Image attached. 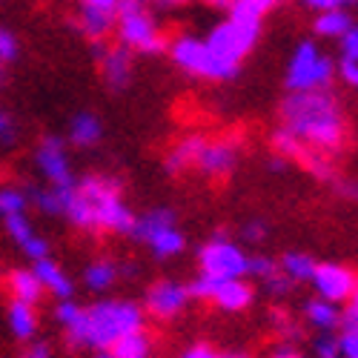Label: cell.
Here are the masks:
<instances>
[{
	"mask_svg": "<svg viewBox=\"0 0 358 358\" xmlns=\"http://www.w3.org/2000/svg\"><path fill=\"white\" fill-rule=\"evenodd\" d=\"M261 38V20H241V17H227L221 20L210 35H206V46L215 55V61L227 66L235 78L241 72L244 57L255 49Z\"/></svg>",
	"mask_w": 358,
	"mask_h": 358,
	"instance_id": "6",
	"label": "cell"
},
{
	"mask_svg": "<svg viewBox=\"0 0 358 358\" xmlns=\"http://www.w3.org/2000/svg\"><path fill=\"white\" fill-rule=\"evenodd\" d=\"M278 266H281V273H284L292 284H310V278H313V273H315V261H313L307 252H298V250L284 252V255L278 258Z\"/></svg>",
	"mask_w": 358,
	"mask_h": 358,
	"instance_id": "26",
	"label": "cell"
},
{
	"mask_svg": "<svg viewBox=\"0 0 358 358\" xmlns=\"http://www.w3.org/2000/svg\"><path fill=\"white\" fill-rule=\"evenodd\" d=\"M198 266L203 275H213V278H247L250 252H244L241 244H235L227 235V229H218L198 250Z\"/></svg>",
	"mask_w": 358,
	"mask_h": 358,
	"instance_id": "7",
	"label": "cell"
},
{
	"mask_svg": "<svg viewBox=\"0 0 358 358\" xmlns=\"http://www.w3.org/2000/svg\"><path fill=\"white\" fill-rule=\"evenodd\" d=\"M20 358H55V355H52V347L46 341H35L32 338L26 344V350L20 352Z\"/></svg>",
	"mask_w": 358,
	"mask_h": 358,
	"instance_id": "45",
	"label": "cell"
},
{
	"mask_svg": "<svg viewBox=\"0 0 358 358\" xmlns=\"http://www.w3.org/2000/svg\"><path fill=\"white\" fill-rule=\"evenodd\" d=\"M57 198H61V215L83 232L132 235L135 213L127 206L117 178L83 175L72 187L57 189Z\"/></svg>",
	"mask_w": 358,
	"mask_h": 358,
	"instance_id": "1",
	"label": "cell"
},
{
	"mask_svg": "<svg viewBox=\"0 0 358 358\" xmlns=\"http://www.w3.org/2000/svg\"><path fill=\"white\" fill-rule=\"evenodd\" d=\"M109 352L115 358H149L152 355V338L146 336V330H135V333H129L124 338H117L109 347Z\"/></svg>",
	"mask_w": 358,
	"mask_h": 358,
	"instance_id": "28",
	"label": "cell"
},
{
	"mask_svg": "<svg viewBox=\"0 0 358 358\" xmlns=\"http://www.w3.org/2000/svg\"><path fill=\"white\" fill-rule=\"evenodd\" d=\"M17 55H20V43H17L15 32L0 26V86L6 83V72L17 61Z\"/></svg>",
	"mask_w": 358,
	"mask_h": 358,
	"instance_id": "32",
	"label": "cell"
},
{
	"mask_svg": "<svg viewBox=\"0 0 358 358\" xmlns=\"http://www.w3.org/2000/svg\"><path fill=\"white\" fill-rule=\"evenodd\" d=\"M15 141H17V124H15V117L6 109H0V143L12 146Z\"/></svg>",
	"mask_w": 358,
	"mask_h": 358,
	"instance_id": "41",
	"label": "cell"
},
{
	"mask_svg": "<svg viewBox=\"0 0 358 358\" xmlns=\"http://www.w3.org/2000/svg\"><path fill=\"white\" fill-rule=\"evenodd\" d=\"M189 287L187 284H178V281H155V284H149L146 292H143V310L158 318V321H172L178 318L187 304H189Z\"/></svg>",
	"mask_w": 358,
	"mask_h": 358,
	"instance_id": "11",
	"label": "cell"
},
{
	"mask_svg": "<svg viewBox=\"0 0 358 358\" xmlns=\"http://www.w3.org/2000/svg\"><path fill=\"white\" fill-rule=\"evenodd\" d=\"M117 270H121V275H124V278H135V275H138V264H135V261L117 264Z\"/></svg>",
	"mask_w": 358,
	"mask_h": 358,
	"instance_id": "48",
	"label": "cell"
},
{
	"mask_svg": "<svg viewBox=\"0 0 358 358\" xmlns=\"http://www.w3.org/2000/svg\"><path fill=\"white\" fill-rule=\"evenodd\" d=\"M273 358H304V355H301V352H295L292 347H281V350L273 352Z\"/></svg>",
	"mask_w": 358,
	"mask_h": 358,
	"instance_id": "49",
	"label": "cell"
},
{
	"mask_svg": "<svg viewBox=\"0 0 358 358\" xmlns=\"http://www.w3.org/2000/svg\"><path fill=\"white\" fill-rule=\"evenodd\" d=\"M352 23H355V20L347 15V9H330V12H318L313 29H315V35H318V38L338 41Z\"/></svg>",
	"mask_w": 358,
	"mask_h": 358,
	"instance_id": "27",
	"label": "cell"
},
{
	"mask_svg": "<svg viewBox=\"0 0 358 358\" xmlns=\"http://www.w3.org/2000/svg\"><path fill=\"white\" fill-rule=\"evenodd\" d=\"M295 3H301L313 12H330V9H347L355 3V0H295Z\"/></svg>",
	"mask_w": 358,
	"mask_h": 358,
	"instance_id": "43",
	"label": "cell"
},
{
	"mask_svg": "<svg viewBox=\"0 0 358 358\" xmlns=\"http://www.w3.org/2000/svg\"><path fill=\"white\" fill-rule=\"evenodd\" d=\"M29 210V192L17 187H0V221L9 215H23Z\"/></svg>",
	"mask_w": 358,
	"mask_h": 358,
	"instance_id": "30",
	"label": "cell"
},
{
	"mask_svg": "<svg viewBox=\"0 0 358 358\" xmlns=\"http://www.w3.org/2000/svg\"><path fill=\"white\" fill-rule=\"evenodd\" d=\"M32 273L38 275L43 292H52L57 301H64V298H72V295H75V281H72V275H66L64 266L57 264V261H52L49 255L35 261Z\"/></svg>",
	"mask_w": 358,
	"mask_h": 358,
	"instance_id": "16",
	"label": "cell"
},
{
	"mask_svg": "<svg viewBox=\"0 0 358 358\" xmlns=\"http://www.w3.org/2000/svg\"><path fill=\"white\" fill-rule=\"evenodd\" d=\"M278 0H235L229 17H241V20H264V15L270 12Z\"/></svg>",
	"mask_w": 358,
	"mask_h": 358,
	"instance_id": "33",
	"label": "cell"
},
{
	"mask_svg": "<svg viewBox=\"0 0 358 358\" xmlns=\"http://www.w3.org/2000/svg\"><path fill=\"white\" fill-rule=\"evenodd\" d=\"M135 330H143V307L127 298H103L80 307V315L66 327V341L78 350H109Z\"/></svg>",
	"mask_w": 358,
	"mask_h": 358,
	"instance_id": "3",
	"label": "cell"
},
{
	"mask_svg": "<svg viewBox=\"0 0 358 358\" xmlns=\"http://www.w3.org/2000/svg\"><path fill=\"white\" fill-rule=\"evenodd\" d=\"M336 80V61L321 55L315 41H301L287 61L284 86L287 92H318L330 89Z\"/></svg>",
	"mask_w": 358,
	"mask_h": 358,
	"instance_id": "5",
	"label": "cell"
},
{
	"mask_svg": "<svg viewBox=\"0 0 358 358\" xmlns=\"http://www.w3.org/2000/svg\"><path fill=\"white\" fill-rule=\"evenodd\" d=\"M35 164L41 175L46 178V184L55 189H64L75 184V172L69 164V146L64 138L57 135H43L38 149H35Z\"/></svg>",
	"mask_w": 358,
	"mask_h": 358,
	"instance_id": "10",
	"label": "cell"
},
{
	"mask_svg": "<svg viewBox=\"0 0 358 358\" xmlns=\"http://www.w3.org/2000/svg\"><path fill=\"white\" fill-rule=\"evenodd\" d=\"M203 3H206V6H215V9H224V12H229L235 0H203Z\"/></svg>",
	"mask_w": 358,
	"mask_h": 358,
	"instance_id": "50",
	"label": "cell"
},
{
	"mask_svg": "<svg viewBox=\"0 0 358 358\" xmlns=\"http://www.w3.org/2000/svg\"><path fill=\"white\" fill-rule=\"evenodd\" d=\"M301 315H304V324H310L313 330L318 333H333L341 327V310L338 304H330L324 298H310V301L301 307Z\"/></svg>",
	"mask_w": 358,
	"mask_h": 358,
	"instance_id": "20",
	"label": "cell"
},
{
	"mask_svg": "<svg viewBox=\"0 0 358 358\" xmlns=\"http://www.w3.org/2000/svg\"><path fill=\"white\" fill-rule=\"evenodd\" d=\"M103 138V124H101V117L92 115V112H78L72 121H69V135L66 141L78 149H92L98 146Z\"/></svg>",
	"mask_w": 358,
	"mask_h": 358,
	"instance_id": "19",
	"label": "cell"
},
{
	"mask_svg": "<svg viewBox=\"0 0 358 358\" xmlns=\"http://www.w3.org/2000/svg\"><path fill=\"white\" fill-rule=\"evenodd\" d=\"M75 29L89 41V43H101L112 35L115 29V15L109 12H101V9H92V6H80L78 15H75Z\"/></svg>",
	"mask_w": 358,
	"mask_h": 358,
	"instance_id": "18",
	"label": "cell"
},
{
	"mask_svg": "<svg viewBox=\"0 0 358 358\" xmlns=\"http://www.w3.org/2000/svg\"><path fill=\"white\" fill-rule=\"evenodd\" d=\"M92 358H115V355H112L109 350H95V355H92Z\"/></svg>",
	"mask_w": 358,
	"mask_h": 358,
	"instance_id": "53",
	"label": "cell"
},
{
	"mask_svg": "<svg viewBox=\"0 0 358 358\" xmlns=\"http://www.w3.org/2000/svg\"><path fill=\"white\" fill-rule=\"evenodd\" d=\"M117 278H121V270H117V264L109 258H98L83 270V287L89 292H98V295L112 289L117 284Z\"/></svg>",
	"mask_w": 358,
	"mask_h": 358,
	"instance_id": "23",
	"label": "cell"
},
{
	"mask_svg": "<svg viewBox=\"0 0 358 358\" xmlns=\"http://www.w3.org/2000/svg\"><path fill=\"white\" fill-rule=\"evenodd\" d=\"M341 330H358V281H355L352 295L344 301V310H341Z\"/></svg>",
	"mask_w": 358,
	"mask_h": 358,
	"instance_id": "37",
	"label": "cell"
},
{
	"mask_svg": "<svg viewBox=\"0 0 358 358\" xmlns=\"http://www.w3.org/2000/svg\"><path fill=\"white\" fill-rule=\"evenodd\" d=\"M117 3H121V0H80V6H92V9H101V12H109V15H115Z\"/></svg>",
	"mask_w": 358,
	"mask_h": 358,
	"instance_id": "47",
	"label": "cell"
},
{
	"mask_svg": "<svg viewBox=\"0 0 358 358\" xmlns=\"http://www.w3.org/2000/svg\"><path fill=\"white\" fill-rule=\"evenodd\" d=\"M3 229H6V235L12 238V241L20 247V252L29 255L32 261L49 255L46 238H41V235L35 232V227H32V221L26 218V213H23V215H9V218H3Z\"/></svg>",
	"mask_w": 358,
	"mask_h": 358,
	"instance_id": "15",
	"label": "cell"
},
{
	"mask_svg": "<svg viewBox=\"0 0 358 358\" xmlns=\"http://www.w3.org/2000/svg\"><path fill=\"white\" fill-rule=\"evenodd\" d=\"M238 161H241V143L235 138H218L203 143L195 169L206 178H227L238 169Z\"/></svg>",
	"mask_w": 358,
	"mask_h": 358,
	"instance_id": "13",
	"label": "cell"
},
{
	"mask_svg": "<svg viewBox=\"0 0 358 358\" xmlns=\"http://www.w3.org/2000/svg\"><path fill=\"white\" fill-rule=\"evenodd\" d=\"M261 284H264V289L270 292L273 298H287V295L295 289V284H292V281H289V278H287L281 270H278L275 275H270L266 281H261Z\"/></svg>",
	"mask_w": 358,
	"mask_h": 358,
	"instance_id": "38",
	"label": "cell"
},
{
	"mask_svg": "<svg viewBox=\"0 0 358 358\" xmlns=\"http://www.w3.org/2000/svg\"><path fill=\"white\" fill-rule=\"evenodd\" d=\"M155 3H158L161 9H178V6H184V3H189V0H155Z\"/></svg>",
	"mask_w": 358,
	"mask_h": 358,
	"instance_id": "52",
	"label": "cell"
},
{
	"mask_svg": "<svg viewBox=\"0 0 358 358\" xmlns=\"http://www.w3.org/2000/svg\"><path fill=\"white\" fill-rule=\"evenodd\" d=\"M355 273L341 264H315V273L310 278L315 295L330 304H344L355 289Z\"/></svg>",
	"mask_w": 358,
	"mask_h": 358,
	"instance_id": "14",
	"label": "cell"
},
{
	"mask_svg": "<svg viewBox=\"0 0 358 358\" xmlns=\"http://www.w3.org/2000/svg\"><path fill=\"white\" fill-rule=\"evenodd\" d=\"M270 318H273V330L278 333V338L284 344H295V341L304 338V321H298L287 310H273Z\"/></svg>",
	"mask_w": 358,
	"mask_h": 358,
	"instance_id": "29",
	"label": "cell"
},
{
	"mask_svg": "<svg viewBox=\"0 0 358 358\" xmlns=\"http://www.w3.org/2000/svg\"><path fill=\"white\" fill-rule=\"evenodd\" d=\"M338 46H341L344 61H358V23H352L347 32L338 38Z\"/></svg>",
	"mask_w": 358,
	"mask_h": 358,
	"instance_id": "40",
	"label": "cell"
},
{
	"mask_svg": "<svg viewBox=\"0 0 358 358\" xmlns=\"http://www.w3.org/2000/svg\"><path fill=\"white\" fill-rule=\"evenodd\" d=\"M115 32H117V43L127 46L129 52L161 55L169 46V41L158 29L155 17L146 12V3H138V0H121V3H117Z\"/></svg>",
	"mask_w": 358,
	"mask_h": 358,
	"instance_id": "4",
	"label": "cell"
},
{
	"mask_svg": "<svg viewBox=\"0 0 358 358\" xmlns=\"http://www.w3.org/2000/svg\"><path fill=\"white\" fill-rule=\"evenodd\" d=\"M92 55H95V64L101 69L103 83L112 92H124L132 83V52L121 43L109 46L106 41H101V43H92Z\"/></svg>",
	"mask_w": 358,
	"mask_h": 358,
	"instance_id": "12",
	"label": "cell"
},
{
	"mask_svg": "<svg viewBox=\"0 0 358 358\" xmlns=\"http://www.w3.org/2000/svg\"><path fill=\"white\" fill-rule=\"evenodd\" d=\"M281 127L301 143L324 155H336L347 143V117L330 89L318 92H289L281 106Z\"/></svg>",
	"mask_w": 358,
	"mask_h": 358,
	"instance_id": "2",
	"label": "cell"
},
{
	"mask_svg": "<svg viewBox=\"0 0 358 358\" xmlns=\"http://www.w3.org/2000/svg\"><path fill=\"white\" fill-rule=\"evenodd\" d=\"M281 270L278 266V258H270V255H250V275H255L258 281H266L270 275H275Z\"/></svg>",
	"mask_w": 358,
	"mask_h": 358,
	"instance_id": "34",
	"label": "cell"
},
{
	"mask_svg": "<svg viewBox=\"0 0 358 358\" xmlns=\"http://www.w3.org/2000/svg\"><path fill=\"white\" fill-rule=\"evenodd\" d=\"M313 355L315 358H341L338 336L336 333H318V338L313 341Z\"/></svg>",
	"mask_w": 358,
	"mask_h": 358,
	"instance_id": "35",
	"label": "cell"
},
{
	"mask_svg": "<svg viewBox=\"0 0 358 358\" xmlns=\"http://www.w3.org/2000/svg\"><path fill=\"white\" fill-rule=\"evenodd\" d=\"M169 57L172 64L192 75V78H203V80H232L235 75L221 66L215 61V55L210 52V46H206L203 38H192V35H178L175 41H169Z\"/></svg>",
	"mask_w": 358,
	"mask_h": 358,
	"instance_id": "8",
	"label": "cell"
},
{
	"mask_svg": "<svg viewBox=\"0 0 358 358\" xmlns=\"http://www.w3.org/2000/svg\"><path fill=\"white\" fill-rule=\"evenodd\" d=\"M29 203L43 215H61V198L55 187H32L29 189Z\"/></svg>",
	"mask_w": 358,
	"mask_h": 358,
	"instance_id": "31",
	"label": "cell"
},
{
	"mask_svg": "<svg viewBox=\"0 0 358 358\" xmlns=\"http://www.w3.org/2000/svg\"><path fill=\"white\" fill-rule=\"evenodd\" d=\"M266 221H261V218H255V221H247L241 229H238V235H241V241L244 244H250V247H258L264 238H266Z\"/></svg>",
	"mask_w": 358,
	"mask_h": 358,
	"instance_id": "36",
	"label": "cell"
},
{
	"mask_svg": "<svg viewBox=\"0 0 358 358\" xmlns=\"http://www.w3.org/2000/svg\"><path fill=\"white\" fill-rule=\"evenodd\" d=\"M6 287H9L15 301L38 304L41 298H43V287H41V281H38V275L32 270H12L6 275Z\"/></svg>",
	"mask_w": 358,
	"mask_h": 358,
	"instance_id": "24",
	"label": "cell"
},
{
	"mask_svg": "<svg viewBox=\"0 0 358 358\" xmlns=\"http://www.w3.org/2000/svg\"><path fill=\"white\" fill-rule=\"evenodd\" d=\"M181 358H227V355H221L218 350H213V347H206V344H195V347H189Z\"/></svg>",
	"mask_w": 358,
	"mask_h": 358,
	"instance_id": "46",
	"label": "cell"
},
{
	"mask_svg": "<svg viewBox=\"0 0 358 358\" xmlns=\"http://www.w3.org/2000/svg\"><path fill=\"white\" fill-rule=\"evenodd\" d=\"M138 3H146V0H138Z\"/></svg>",
	"mask_w": 358,
	"mask_h": 358,
	"instance_id": "54",
	"label": "cell"
},
{
	"mask_svg": "<svg viewBox=\"0 0 358 358\" xmlns=\"http://www.w3.org/2000/svg\"><path fill=\"white\" fill-rule=\"evenodd\" d=\"M143 247L152 250V255H155L158 261H166V258H175V255L184 252L187 238H184L181 229H178V224H172V227H164V229H158V232L149 235L146 241H143Z\"/></svg>",
	"mask_w": 358,
	"mask_h": 358,
	"instance_id": "22",
	"label": "cell"
},
{
	"mask_svg": "<svg viewBox=\"0 0 358 358\" xmlns=\"http://www.w3.org/2000/svg\"><path fill=\"white\" fill-rule=\"evenodd\" d=\"M338 350H341V358H358V330H341Z\"/></svg>",
	"mask_w": 358,
	"mask_h": 358,
	"instance_id": "44",
	"label": "cell"
},
{
	"mask_svg": "<svg viewBox=\"0 0 358 358\" xmlns=\"http://www.w3.org/2000/svg\"><path fill=\"white\" fill-rule=\"evenodd\" d=\"M172 224H178V218H175V213L169 210V206H152L149 213H143V215H135V227H132V238L135 241H146L152 232H158V229H164V227H172Z\"/></svg>",
	"mask_w": 358,
	"mask_h": 358,
	"instance_id": "25",
	"label": "cell"
},
{
	"mask_svg": "<svg viewBox=\"0 0 358 358\" xmlns=\"http://www.w3.org/2000/svg\"><path fill=\"white\" fill-rule=\"evenodd\" d=\"M78 315H80V304L72 301V298H64V301H57V304H55V321L61 324L64 330H66V327H69Z\"/></svg>",
	"mask_w": 358,
	"mask_h": 358,
	"instance_id": "39",
	"label": "cell"
},
{
	"mask_svg": "<svg viewBox=\"0 0 358 358\" xmlns=\"http://www.w3.org/2000/svg\"><path fill=\"white\" fill-rule=\"evenodd\" d=\"M206 138L203 135H184V138H178L172 146H169V152L164 158V169L169 175H181L187 169L195 166L198 155H201V149H203Z\"/></svg>",
	"mask_w": 358,
	"mask_h": 358,
	"instance_id": "17",
	"label": "cell"
},
{
	"mask_svg": "<svg viewBox=\"0 0 358 358\" xmlns=\"http://www.w3.org/2000/svg\"><path fill=\"white\" fill-rule=\"evenodd\" d=\"M336 75H338L350 89H358V61H344V57H338Z\"/></svg>",
	"mask_w": 358,
	"mask_h": 358,
	"instance_id": "42",
	"label": "cell"
},
{
	"mask_svg": "<svg viewBox=\"0 0 358 358\" xmlns=\"http://www.w3.org/2000/svg\"><path fill=\"white\" fill-rule=\"evenodd\" d=\"M287 166H289V164H287L281 155H273V158H270V169H273V172H284Z\"/></svg>",
	"mask_w": 358,
	"mask_h": 358,
	"instance_id": "51",
	"label": "cell"
},
{
	"mask_svg": "<svg viewBox=\"0 0 358 358\" xmlns=\"http://www.w3.org/2000/svg\"><path fill=\"white\" fill-rule=\"evenodd\" d=\"M6 324H9V333L17 341H32L38 336V310L35 304H26V301H15L6 307Z\"/></svg>",
	"mask_w": 358,
	"mask_h": 358,
	"instance_id": "21",
	"label": "cell"
},
{
	"mask_svg": "<svg viewBox=\"0 0 358 358\" xmlns=\"http://www.w3.org/2000/svg\"><path fill=\"white\" fill-rule=\"evenodd\" d=\"M189 287V295L198 301H210L218 310L227 313H241L255 301V289L247 284V278H213V275H198Z\"/></svg>",
	"mask_w": 358,
	"mask_h": 358,
	"instance_id": "9",
	"label": "cell"
}]
</instances>
